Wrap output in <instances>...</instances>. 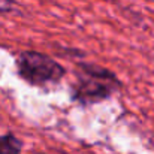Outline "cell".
Returning a JSON list of instances; mask_svg holds the SVG:
<instances>
[{
    "instance_id": "2",
    "label": "cell",
    "mask_w": 154,
    "mask_h": 154,
    "mask_svg": "<svg viewBox=\"0 0 154 154\" xmlns=\"http://www.w3.org/2000/svg\"><path fill=\"white\" fill-rule=\"evenodd\" d=\"M17 73L30 85L45 87L58 84L66 75V69L44 52L21 51L17 55Z\"/></svg>"
},
{
    "instance_id": "4",
    "label": "cell",
    "mask_w": 154,
    "mask_h": 154,
    "mask_svg": "<svg viewBox=\"0 0 154 154\" xmlns=\"http://www.w3.org/2000/svg\"><path fill=\"white\" fill-rule=\"evenodd\" d=\"M36 154H45V153H36Z\"/></svg>"
},
{
    "instance_id": "1",
    "label": "cell",
    "mask_w": 154,
    "mask_h": 154,
    "mask_svg": "<svg viewBox=\"0 0 154 154\" xmlns=\"http://www.w3.org/2000/svg\"><path fill=\"white\" fill-rule=\"evenodd\" d=\"M75 82L72 84V100L81 106H91L111 99L121 90V81L115 72L97 63H76Z\"/></svg>"
},
{
    "instance_id": "3",
    "label": "cell",
    "mask_w": 154,
    "mask_h": 154,
    "mask_svg": "<svg viewBox=\"0 0 154 154\" xmlns=\"http://www.w3.org/2000/svg\"><path fill=\"white\" fill-rule=\"evenodd\" d=\"M23 151V141L14 135L6 133L0 135V154H21Z\"/></svg>"
}]
</instances>
